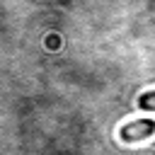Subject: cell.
Wrapping results in <instances>:
<instances>
[{
  "mask_svg": "<svg viewBox=\"0 0 155 155\" xmlns=\"http://www.w3.org/2000/svg\"><path fill=\"white\" fill-rule=\"evenodd\" d=\"M155 133V121L153 119H138V121H128L119 128V138L124 143H136V140H145Z\"/></svg>",
  "mask_w": 155,
  "mask_h": 155,
  "instance_id": "6da1fadb",
  "label": "cell"
},
{
  "mask_svg": "<svg viewBox=\"0 0 155 155\" xmlns=\"http://www.w3.org/2000/svg\"><path fill=\"white\" fill-rule=\"evenodd\" d=\"M138 109L155 111V92H143V94L138 97Z\"/></svg>",
  "mask_w": 155,
  "mask_h": 155,
  "instance_id": "7a4b0ae2",
  "label": "cell"
}]
</instances>
